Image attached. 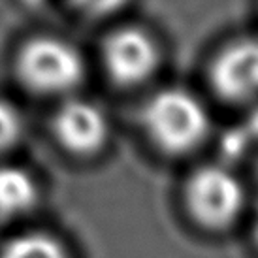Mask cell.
Instances as JSON below:
<instances>
[{"label": "cell", "instance_id": "obj_10", "mask_svg": "<svg viewBox=\"0 0 258 258\" xmlns=\"http://www.w3.org/2000/svg\"><path fill=\"white\" fill-rule=\"evenodd\" d=\"M72 2L81 14L91 15V17L111 15L126 4V0H72Z\"/></svg>", "mask_w": 258, "mask_h": 258}, {"label": "cell", "instance_id": "obj_4", "mask_svg": "<svg viewBox=\"0 0 258 258\" xmlns=\"http://www.w3.org/2000/svg\"><path fill=\"white\" fill-rule=\"evenodd\" d=\"M104 62L119 85H136L153 74L158 51L147 32L126 27L113 32L104 45Z\"/></svg>", "mask_w": 258, "mask_h": 258}, {"label": "cell", "instance_id": "obj_1", "mask_svg": "<svg viewBox=\"0 0 258 258\" xmlns=\"http://www.w3.org/2000/svg\"><path fill=\"white\" fill-rule=\"evenodd\" d=\"M144 122L153 142L170 153L192 149L209 128L206 108L183 89H166L155 94L145 106Z\"/></svg>", "mask_w": 258, "mask_h": 258}, {"label": "cell", "instance_id": "obj_11", "mask_svg": "<svg viewBox=\"0 0 258 258\" xmlns=\"http://www.w3.org/2000/svg\"><path fill=\"white\" fill-rule=\"evenodd\" d=\"M256 237H258V224H256Z\"/></svg>", "mask_w": 258, "mask_h": 258}, {"label": "cell", "instance_id": "obj_3", "mask_svg": "<svg viewBox=\"0 0 258 258\" xmlns=\"http://www.w3.org/2000/svg\"><path fill=\"white\" fill-rule=\"evenodd\" d=\"M186 202L192 215L209 228H222L243 208V188L222 168H204L186 186Z\"/></svg>", "mask_w": 258, "mask_h": 258}, {"label": "cell", "instance_id": "obj_7", "mask_svg": "<svg viewBox=\"0 0 258 258\" xmlns=\"http://www.w3.org/2000/svg\"><path fill=\"white\" fill-rule=\"evenodd\" d=\"M36 200V183L29 173L15 166H0V217L23 215Z\"/></svg>", "mask_w": 258, "mask_h": 258}, {"label": "cell", "instance_id": "obj_6", "mask_svg": "<svg viewBox=\"0 0 258 258\" xmlns=\"http://www.w3.org/2000/svg\"><path fill=\"white\" fill-rule=\"evenodd\" d=\"M55 134L68 151L91 155L108 140V119L93 102L70 100L55 117Z\"/></svg>", "mask_w": 258, "mask_h": 258}, {"label": "cell", "instance_id": "obj_8", "mask_svg": "<svg viewBox=\"0 0 258 258\" xmlns=\"http://www.w3.org/2000/svg\"><path fill=\"white\" fill-rule=\"evenodd\" d=\"M0 258H70L57 239L43 234H27L12 239Z\"/></svg>", "mask_w": 258, "mask_h": 258}, {"label": "cell", "instance_id": "obj_9", "mask_svg": "<svg viewBox=\"0 0 258 258\" xmlns=\"http://www.w3.org/2000/svg\"><path fill=\"white\" fill-rule=\"evenodd\" d=\"M23 122L17 109L6 100H0V153L8 151L21 138Z\"/></svg>", "mask_w": 258, "mask_h": 258}, {"label": "cell", "instance_id": "obj_2", "mask_svg": "<svg viewBox=\"0 0 258 258\" xmlns=\"http://www.w3.org/2000/svg\"><path fill=\"white\" fill-rule=\"evenodd\" d=\"M17 72L32 91L58 94L78 85L85 68L81 55L70 43L57 38H36L19 53Z\"/></svg>", "mask_w": 258, "mask_h": 258}, {"label": "cell", "instance_id": "obj_5", "mask_svg": "<svg viewBox=\"0 0 258 258\" xmlns=\"http://www.w3.org/2000/svg\"><path fill=\"white\" fill-rule=\"evenodd\" d=\"M211 81L228 100H247L258 94V40L228 45L213 62Z\"/></svg>", "mask_w": 258, "mask_h": 258}]
</instances>
